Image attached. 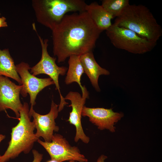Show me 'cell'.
<instances>
[{
    "label": "cell",
    "mask_w": 162,
    "mask_h": 162,
    "mask_svg": "<svg viewBox=\"0 0 162 162\" xmlns=\"http://www.w3.org/2000/svg\"><path fill=\"white\" fill-rule=\"evenodd\" d=\"M129 4L128 0H103L101 5L114 18L120 16Z\"/></svg>",
    "instance_id": "17"
},
{
    "label": "cell",
    "mask_w": 162,
    "mask_h": 162,
    "mask_svg": "<svg viewBox=\"0 0 162 162\" xmlns=\"http://www.w3.org/2000/svg\"><path fill=\"white\" fill-rule=\"evenodd\" d=\"M69 162H78L75 161L74 160H71L69 161Z\"/></svg>",
    "instance_id": "22"
},
{
    "label": "cell",
    "mask_w": 162,
    "mask_h": 162,
    "mask_svg": "<svg viewBox=\"0 0 162 162\" xmlns=\"http://www.w3.org/2000/svg\"><path fill=\"white\" fill-rule=\"evenodd\" d=\"M0 76L10 78L21 85L22 83L9 49H0Z\"/></svg>",
    "instance_id": "15"
},
{
    "label": "cell",
    "mask_w": 162,
    "mask_h": 162,
    "mask_svg": "<svg viewBox=\"0 0 162 162\" xmlns=\"http://www.w3.org/2000/svg\"><path fill=\"white\" fill-rule=\"evenodd\" d=\"M16 66L22 83L20 94L24 97H26L28 93L30 96L31 107L29 115L31 118L37 95L44 88L54 84V82L50 78H40L32 75L29 71L31 68L27 63L22 62Z\"/></svg>",
    "instance_id": "8"
},
{
    "label": "cell",
    "mask_w": 162,
    "mask_h": 162,
    "mask_svg": "<svg viewBox=\"0 0 162 162\" xmlns=\"http://www.w3.org/2000/svg\"><path fill=\"white\" fill-rule=\"evenodd\" d=\"M52 31L53 52L58 63L92 51L102 32L86 11L66 14Z\"/></svg>",
    "instance_id": "1"
},
{
    "label": "cell",
    "mask_w": 162,
    "mask_h": 162,
    "mask_svg": "<svg viewBox=\"0 0 162 162\" xmlns=\"http://www.w3.org/2000/svg\"><path fill=\"white\" fill-rule=\"evenodd\" d=\"M107 158V157L104 154L100 156L96 162H105V160Z\"/></svg>",
    "instance_id": "20"
},
{
    "label": "cell",
    "mask_w": 162,
    "mask_h": 162,
    "mask_svg": "<svg viewBox=\"0 0 162 162\" xmlns=\"http://www.w3.org/2000/svg\"><path fill=\"white\" fill-rule=\"evenodd\" d=\"M80 59L84 72L88 77L92 86L97 91H100L98 84L99 76L102 75H109L110 72L97 63L92 51L80 56Z\"/></svg>",
    "instance_id": "13"
},
{
    "label": "cell",
    "mask_w": 162,
    "mask_h": 162,
    "mask_svg": "<svg viewBox=\"0 0 162 162\" xmlns=\"http://www.w3.org/2000/svg\"><path fill=\"white\" fill-rule=\"evenodd\" d=\"M22 85H17L8 77L0 76V111L8 109L13 110L19 119L23 107L20 99Z\"/></svg>",
    "instance_id": "10"
},
{
    "label": "cell",
    "mask_w": 162,
    "mask_h": 162,
    "mask_svg": "<svg viewBox=\"0 0 162 162\" xmlns=\"http://www.w3.org/2000/svg\"><path fill=\"white\" fill-rule=\"evenodd\" d=\"M114 23L155 43L162 35L161 26L149 9L141 4H129Z\"/></svg>",
    "instance_id": "2"
},
{
    "label": "cell",
    "mask_w": 162,
    "mask_h": 162,
    "mask_svg": "<svg viewBox=\"0 0 162 162\" xmlns=\"http://www.w3.org/2000/svg\"><path fill=\"white\" fill-rule=\"evenodd\" d=\"M87 4L82 0H33L32 6L37 21L52 31L70 12L85 11Z\"/></svg>",
    "instance_id": "4"
},
{
    "label": "cell",
    "mask_w": 162,
    "mask_h": 162,
    "mask_svg": "<svg viewBox=\"0 0 162 162\" xmlns=\"http://www.w3.org/2000/svg\"><path fill=\"white\" fill-rule=\"evenodd\" d=\"M82 116L88 117L89 121L98 129H106L113 133L116 131L114 125L124 116L122 112H114L112 109L89 108L84 106Z\"/></svg>",
    "instance_id": "12"
},
{
    "label": "cell",
    "mask_w": 162,
    "mask_h": 162,
    "mask_svg": "<svg viewBox=\"0 0 162 162\" xmlns=\"http://www.w3.org/2000/svg\"><path fill=\"white\" fill-rule=\"evenodd\" d=\"M29 107L24 102L20 111L19 121L12 129L11 139L4 154L0 157V162H7L18 157L22 152L28 154L35 142L39 139L35 135L34 124L31 121Z\"/></svg>",
    "instance_id": "3"
},
{
    "label": "cell",
    "mask_w": 162,
    "mask_h": 162,
    "mask_svg": "<svg viewBox=\"0 0 162 162\" xmlns=\"http://www.w3.org/2000/svg\"><path fill=\"white\" fill-rule=\"evenodd\" d=\"M32 152L34 156V160L32 162H40L43 159V154L35 149L32 150Z\"/></svg>",
    "instance_id": "18"
},
{
    "label": "cell",
    "mask_w": 162,
    "mask_h": 162,
    "mask_svg": "<svg viewBox=\"0 0 162 162\" xmlns=\"http://www.w3.org/2000/svg\"><path fill=\"white\" fill-rule=\"evenodd\" d=\"M1 156V155H0V157Z\"/></svg>",
    "instance_id": "23"
},
{
    "label": "cell",
    "mask_w": 162,
    "mask_h": 162,
    "mask_svg": "<svg viewBox=\"0 0 162 162\" xmlns=\"http://www.w3.org/2000/svg\"><path fill=\"white\" fill-rule=\"evenodd\" d=\"M68 64V68L64 82L67 85H69L73 82H77L82 92L84 90V86H82L80 81L82 76L84 72L80 62V56L76 55L70 56Z\"/></svg>",
    "instance_id": "16"
},
{
    "label": "cell",
    "mask_w": 162,
    "mask_h": 162,
    "mask_svg": "<svg viewBox=\"0 0 162 162\" xmlns=\"http://www.w3.org/2000/svg\"><path fill=\"white\" fill-rule=\"evenodd\" d=\"M37 142L48 153L52 160L56 162L71 160L88 162L77 147L71 146L66 138L60 134H54L51 142L43 141L39 139Z\"/></svg>",
    "instance_id": "7"
},
{
    "label": "cell",
    "mask_w": 162,
    "mask_h": 162,
    "mask_svg": "<svg viewBox=\"0 0 162 162\" xmlns=\"http://www.w3.org/2000/svg\"><path fill=\"white\" fill-rule=\"evenodd\" d=\"M38 36L40 44L42 54L40 60L35 66L31 68L30 73L34 76L41 74H46L50 76L56 86V89L59 94L60 101L58 105L59 112L62 111L64 106L68 104L63 97L60 91L58 78L59 75H65L68 68L64 66L59 67L56 63V58L51 56L47 51L49 40L43 39L38 34Z\"/></svg>",
    "instance_id": "6"
},
{
    "label": "cell",
    "mask_w": 162,
    "mask_h": 162,
    "mask_svg": "<svg viewBox=\"0 0 162 162\" xmlns=\"http://www.w3.org/2000/svg\"><path fill=\"white\" fill-rule=\"evenodd\" d=\"M58 112V105L53 100L52 101L49 112L46 115H41L33 110L32 116L33 117V122L36 129L35 134L38 138L42 137L45 142L51 141L54 132H57L59 130L55 121Z\"/></svg>",
    "instance_id": "11"
},
{
    "label": "cell",
    "mask_w": 162,
    "mask_h": 162,
    "mask_svg": "<svg viewBox=\"0 0 162 162\" xmlns=\"http://www.w3.org/2000/svg\"><path fill=\"white\" fill-rule=\"evenodd\" d=\"M85 11L97 28L102 32L106 30L112 24L111 20L113 18L112 15L97 2L87 4Z\"/></svg>",
    "instance_id": "14"
},
{
    "label": "cell",
    "mask_w": 162,
    "mask_h": 162,
    "mask_svg": "<svg viewBox=\"0 0 162 162\" xmlns=\"http://www.w3.org/2000/svg\"><path fill=\"white\" fill-rule=\"evenodd\" d=\"M82 93L81 96L78 92L70 91L64 98L65 100L70 101L71 104L68 106L72 107L69 118L67 121L76 128L74 141L76 142L80 140L85 143L88 144L90 141V138L84 133L81 121L82 111L86 99L89 97V93L85 86Z\"/></svg>",
    "instance_id": "9"
},
{
    "label": "cell",
    "mask_w": 162,
    "mask_h": 162,
    "mask_svg": "<svg viewBox=\"0 0 162 162\" xmlns=\"http://www.w3.org/2000/svg\"><path fill=\"white\" fill-rule=\"evenodd\" d=\"M106 31L107 36L115 47L131 53L140 54L150 52L157 44L114 23Z\"/></svg>",
    "instance_id": "5"
},
{
    "label": "cell",
    "mask_w": 162,
    "mask_h": 162,
    "mask_svg": "<svg viewBox=\"0 0 162 162\" xmlns=\"http://www.w3.org/2000/svg\"><path fill=\"white\" fill-rule=\"evenodd\" d=\"M5 138V136L4 135L0 134V143Z\"/></svg>",
    "instance_id": "21"
},
{
    "label": "cell",
    "mask_w": 162,
    "mask_h": 162,
    "mask_svg": "<svg viewBox=\"0 0 162 162\" xmlns=\"http://www.w3.org/2000/svg\"><path fill=\"white\" fill-rule=\"evenodd\" d=\"M6 20V19L4 16L0 17V28L8 27V25Z\"/></svg>",
    "instance_id": "19"
}]
</instances>
